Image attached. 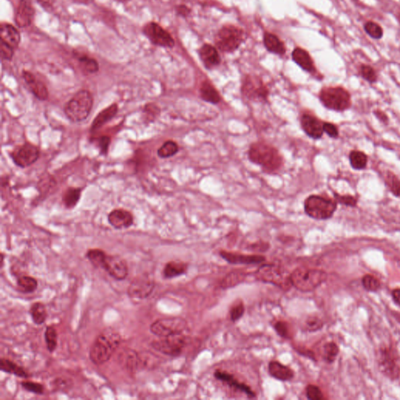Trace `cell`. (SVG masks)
I'll return each instance as SVG.
<instances>
[{
	"label": "cell",
	"instance_id": "cell-1",
	"mask_svg": "<svg viewBox=\"0 0 400 400\" xmlns=\"http://www.w3.org/2000/svg\"><path fill=\"white\" fill-rule=\"evenodd\" d=\"M118 333L106 331L96 338L90 351V358L95 365H103L110 360L121 344Z\"/></svg>",
	"mask_w": 400,
	"mask_h": 400
},
{
	"label": "cell",
	"instance_id": "cell-2",
	"mask_svg": "<svg viewBox=\"0 0 400 400\" xmlns=\"http://www.w3.org/2000/svg\"><path fill=\"white\" fill-rule=\"evenodd\" d=\"M93 104L92 94L88 90H80L66 103L64 113L72 122H81L90 116Z\"/></svg>",
	"mask_w": 400,
	"mask_h": 400
},
{
	"label": "cell",
	"instance_id": "cell-3",
	"mask_svg": "<svg viewBox=\"0 0 400 400\" xmlns=\"http://www.w3.org/2000/svg\"><path fill=\"white\" fill-rule=\"evenodd\" d=\"M250 161L268 171L278 170L282 165V157L278 151L265 143H255L249 151Z\"/></svg>",
	"mask_w": 400,
	"mask_h": 400
},
{
	"label": "cell",
	"instance_id": "cell-4",
	"mask_svg": "<svg viewBox=\"0 0 400 400\" xmlns=\"http://www.w3.org/2000/svg\"><path fill=\"white\" fill-rule=\"evenodd\" d=\"M327 274L321 270L297 268L290 274L291 285L303 292L313 291L327 280Z\"/></svg>",
	"mask_w": 400,
	"mask_h": 400
},
{
	"label": "cell",
	"instance_id": "cell-5",
	"mask_svg": "<svg viewBox=\"0 0 400 400\" xmlns=\"http://www.w3.org/2000/svg\"><path fill=\"white\" fill-rule=\"evenodd\" d=\"M336 207L335 201L320 196H309L304 203L306 214L317 220H326L331 218Z\"/></svg>",
	"mask_w": 400,
	"mask_h": 400
},
{
	"label": "cell",
	"instance_id": "cell-6",
	"mask_svg": "<svg viewBox=\"0 0 400 400\" xmlns=\"http://www.w3.org/2000/svg\"><path fill=\"white\" fill-rule=\"evenodd\" d=\"M320 99L325 107L333 110H345L351 104L349 92L340 87L325 88L321 91Z\"/></svg>",
	"mask_w": 400,
	"mask_h": 400
},
{
	"label": "cell",
	"instance_id": "cell-7",
	"mask_svg": "<svg viewBox=\"0 0 400 400\" xmlns=\"http://www.w3.org/2000/svg\"><path fill=\"white\" fill-rule=\"evenodd\" d=\"M255 277L263 282L278 286L281 290H289L292 286L290 275L279 266L263 265L255 273Z\"/></svg>",
	"mask_w": 400,
	"mask_h": 400
},
{
	"label": "cell",
	"instance_id": "cell-8",
	"mask_svg": "<svg viewBox=\"0 0 400 400\" xmlns=\"http://www.w3.org/2000/svg\"><path fill=\"white\" fill-rule=\"evenodd\" d=\"M243 39L242 30L235 26H224L217 35V46L219 50L226 53L235 51L239 47Z\"/></svg>",
	"mask_w": 400,
	"mask_h": 400
},
{
	"label": "cell",
	"instance_id": "cell-9",
	"mask_svg": "<svg viewBox=\"0 0 400 400\" xmlns=\"http://www.w3.org/2000/svg\"><path fill=\"white\" fill-rule=\"evenodd\" d=\"M186 328V321L179 317L157 320L150 325L151 332L161 338L181 334Z\"/></svg>",
	"mask_w": 400,
	"mask_h": 400
},
{
	"label": "cell",
	"instance_id": "cell-10",
	"mask_svg": "<svg viewBox=\"0 0 400 400\" xmlns=\"http://www.w3.org/2000/svg\"><path fill=\"white\" fill-rule=\"evenodd\" d=\"M186 343V338L182 335V333H181L164 337L161 340L155 341L152 343V346L163 354L178 357L182 352Z\"/></svg>",
	"mask_w": 400,
	"mask_h": 400
},
{
	"label": "cell",
	"instance_id": "cell-11",
	"mask_svg": "<svg viewBox=\"0 0 400 400\" xmlns=\"http://www.w3.org/2000/svg\"><path fill=\"white\" fill-rule=\"evenodd\" d=\"M143 33L153 45L171 48L175 46L172 36L156 22H149L143 27Z\"/></svg>",
	"mask_w": 400,
	"mask_h": 400
},
{
	"label": "cell",
	"instance_id": "cell-12",
	"mask_svg": "<svg viewBox=\"0 0 400 400\" xmlns=\"http://www.w3.org/2000/svg\"><path fill=\"white\" fill-rule=\"evenodd\" d=\"M39 156L38 147L29 143H24V145L18 147L11 154L14 164L22 168L34 164L38 161Z\"/></svg>",
	"mask_w": 400,
	"mask_h": 400
},
{
	"label": "cell",
	"instance_id": "cell-13",
	"mask_svg": "<svg viewBox=\"0 0 400 400\" xmlns=\"http://www.w3.org/2000/svg\"><path fill=\"white\" fill-rule=\"evenodd\" d=\"M154 287V280L151 276L141 275L131 281L127 289V294L133 299H146L153 292Z\"/></svg>",
	"mask_w": 400,
	"mask_h": 400
},
{
	"label": "cell",
	"instance_id": "cell-14",
	"mask_svg": "<svg viewBox=\"0 0 400 400\" xmlns=\"http://www.w3.org/2000/svg\"><path fill=\"white\" fill-rule=\"evenodd\" d=\"M242 91L247 99L251 100L265 101L268 99V89L261 80L255 77H246L242 85Z\"/></svg>",
	"mask_w": 400,
	"mask_h": 400
},
{
	"label": "cell",
	"instance_id": "cell-15",
	"mask_svg": "<svg viewBox=\"0 0 400 400\" xmlns=\"http://www.w3.org/2000/svg\"><path fill=\"white\" fill-rule=\"evenodd\" d=\"M103 269L117 281H123L128 275L127 262L120 255H107Z\"/></svg>",
	"mask_w": 400,
	"mask_h": 400
},
{
	"label": "cell",
	"instance_id": "cell-16",
	"mask_svg": "<svg viewBox=\"0 0 400 400\" xmlns=\"http://www.w3.org/2000/svg\"><path fill=\"white\" fill-rule=\"evenodd\" d=\"M34 6L30 0H20L15 12L14 20L19 28H25L32 24L34 20Z\"/></svg>",
	"mask_w": 400,
	"mask_h": 400
},
{
	"label": "cell",
	"instance_id": "cell-17",
	"mask_svg": "<svg viewBox=\"0 0 400 400\" xmlns=\"http://www.w3.org/2000/svg\"><path fill=\"white\" fill-rule=\"evenodd\" d=\"M301 125L306 134L313 139H318L323 135L324 124L314 116L309 113L303 114L301 118Z\"/></svg>",
	"mask_w": 400,
	"mask_h": 400
},
{
	"label": "cell",
	"instance_id": "cell-18",
	"mask_svg": "<svg viewBox=\"0 0 400 400\" xmlns=\"http://www.w3.org/2000/svg\"><path fill=\"white\" fill-rule=\"evenodd\" d=\"M108 222L115 229H123L131 227L134 222L132 214L124 209H115L108 215Z\"/></svg>",
	"mask_w": 400,
	"mask_h": 400
},
{
	"label": "cell",
	"instance_id": "cell-19",
	"mask_svg": "<svg viewBox=\"0 0 400 400\" xmlns=\"http://www.w3.org/2000/svg\"><path fill=\"white\" fill-rule=\"evenodd\" d=\"M22 76L27 85L30 88L32 93L34 94L37 99L41 101L47 100L49 98V91H48L46 85L43 82L37 80L36 76L28 71H23Z\"/></svg>",
	"mask_w": 400,
	"mask_h": 400
},
{
	"label": "cell",
	"instance_id": "cell-20",
	"mask_svg": "<svg viewBox=\"0 0 400 400\" xmlns=\"http://www.w3.org/2000/svg\"><path fill=\"white\" fill-rule=\"evenodd\" d=\"M221 257L232 264H258L265 261V257L259 255H245L228 252H220Z\"/></svg>",
	"mask_w": 400,
	"mask_h": 400
},
{
	"label": "cell",
	"instance_id": "cell-21",
	"mask_svg": "<svg viewBox=\"0 0 400 400\" xmlns=\"http://www.w3.org/2000/svg\"><path fill=\"white\" fill-rule=\"evenodd\" d=\"M0 38L1 42L8 45L16 50L20 45L21 37L20 32L14 25L8 23H2L0 27Z\"/></svg>",
	"mask_w": 400,
	"mask_h": 400
},
{
	"label": "cell",
	"instance_id": "cell-22",
	"mask_svg": "<svg viewBox=\"0 0 400 400\" xmlns=\"http://www.w3.org/2000/svg\"><path fill=\"white\" fill-rule=\"evenodd\" d=\"M214 377L218 380L221 381L223 382L230 385L232 388L245 392L250 398L255 397V392L252 390L250 386H248L247 384H244V383H240L233 375L229 373L222 371V370H217L216 372L214 373Z\"/></svg>",
	"mask_w": 400,
	"mask_h": 400
},
{
	"label": "cell",
	"instance_id": "cell-23",
	"mask_svg": "<svg viewBox=\"0 0 400 400\" xmlns=\"http://www.w3.org/2000/svg\"><path fill=\"white\" fill-rule=\"evenodd\" d=\"M268 371L271 376L281 382L291 381L295 376L293 370L278 361L270 362Z\"/></svg>",
	"mask_w": 400,
	"mask_h": 400
},
{
	"label": "cell",
	"instance_id": "cell-24",
	"mask_svg": "<svg viewBox=\"0 0 400 400\" xmlns=\"http://www.w3.org/2000/svg\"><path fill=\"white\" fill-rule=\"evenodd\" d=\"M118 112V106L116 103L112 104L106 109H103L95 117L91 125V131H95L101 128L103 125L113 119Z\"/></svg>",
	"mask_w": 400,
	"mask_h": 400
},
{
	"label": "cell",
	"instance_id": "cell-25",
	"mask_svg": "<svg viewBox=\"0 0 400 400\" xmlns=\"http://www.w3.org/2000/svg\"><path fill=\"white\" fill-rule=\"evenodd\" d=\"M201 60L207 68H212L220 64V55L214 46L204 45L200 50Z\"/></svg>",
	"mask_w": 400,
	"mask_h": 400
},
{
	"label": "cell",
	"instance_id": "cell-26",
	"mask_svg": "<svg viewBox=\"0 0 400 400\" xmlns=\"http://www.w3.org/2000/svg\"><path fill=\"white\" fill-rule=\"evenodd\" d=\"M292 58L294 61L303 70L307 72H313L314 70L313 62L311 59L310 55L305 50L301 48H296L292 53Z\"/></svg>",
	"mask_w": 400,
	"mask_h": 400
},
{
	"label": "cell",
	"instance_id": "cell-27",
	"mask_svg": "<svg viewBox=\"0 0 400 400\" xmlns=\"http://www.w3.org/2000/svg\"><path fill=\"white\" fill-rule=\"evenodd\" d=\"M188 265L182 261H170L165 265L163 272L164 277L166 279H171L186 273Z\"/></svg>",
	"mask_w": 400,
	"mask_h": 400
},
{
	"label": "cell",
	"instance_id": "cell-28",
	"mask_svg": "<svg viewBox=\"0 0 400 400\" xmlns=\"http://www.w3.org/2000/svg\"><path fill=\"white\" fill-rule=\"evenodd\" d=\"M0 369L3 372L14 375L19 378L27 379L29 377L28 373L23 367L7 359L2 358L0 360Z\"/></svg>",
	"mask_w": 400,
	"mask_h": 400
},
{
	"label": "cell",
	"instance_id": "cell-29",
	"mask_svg": "<svg viewBox=\"0 0 400 400\" xmlns=\"http://www.w3.org/2000/svg\"><path fill=\"white\" fill-rule=\"evenodd\" d=\"M264 42L265 47L270 52L279 55L285 54V47L283 42L274 35L266 33L264 35Z\"/></svg>",
	"mask_w": 400,
	"mask_h": 400
},
{
	"label": "cell",
	"instance_id": "cell-30",
	"mask_svg": "<svg viewBox=\"0 0 400 400\" xmlns=\"http://www.w3.org/2000/svg\"><path fill=\"white\" fill-rule=\"evenodd\" d=\"M200 95L203 100L208 103L216 104L220 101V96L212 84L205 81L200 88Z\"/></svg>",
	"mask_w": 400,
	"mask_h": 400
},
{
	"label": "cell",
	"instance_id": "cell-31",
	"mask_svg": "<svg viewBox=\"0 0 400 400\" xmlns=\"http://www.w3.org/2000/svg\"><path fill=\"white\" fill-rule=\"evenodd\" d=\"M30 314L32 321L36 325H41L45 323L47 318V311L43 303H35L31 306Z\"/></svg>",
	"mask_w": 400,
	"mask_h": 400
},
{
	"label": "cell",
	"instance_id": "cell-32",
	"mask_svg": "<svg viewBox=\"0 0 400 400\" xmlns=\"http://www.w3.org/2000/svg\"><path fill=\"white\" fill-rule=\"evenodd\" d=\"M81 69L87 73H95L99 72V65L97 60L85 54H76Z\"/></svg>",
	"mask_w": 400,
	"mask_h": 400
},
{
	"label": "cell",
	"instance_id": "cell-33",
	"mask_svg": "<svg viewBox=\"0 0 400 400\" xmlns=\"http://www.w3.org/2000/svg\"><path fill=\"white\" fill-rule=\"evenodd\" d=\"M107 254L103 250L99 249H91L88 250L86 257L91 262V264L97 268L103 269L107 260Z\"/></svg>",
	"mask_w": 400,
	"mask_h": 400
},
{
	"label": "cell",
	"instance_id": "cell-34",
	"mask_svg": "<svg viewBox=\"0 0 400 400\" xmlns=\"http://www.w3.org/2000/svg\"><path fill=\"white\" fill-rule=\"evenodd\" d=\"M81 189L79 188H69L63 196V202L66 208L73 209L77 206L81 199Z\"/></svg>",
	"mask_w": 400,
	"mask_h": 400
},
{
	"label": "cell",
	"instance_id": "cell-35",
	"mask_svg": "<svg viewBox=\"0 0 400 400\" xmlns=\"http://www.w3.org/2000/svg\"><path fill=\"white\" fill-rule=\"evenodd\" d=\"M18 287L24 293L34 292L38 288V281L36 278L30 276H20L18 279Z\"/></svg>",
	"mask_w": 400,
	"mask_h": 400
},
{
	"label": "cell",
	"instance_id": "cell-36",
	"mask_svg": "<svg viewBox=\"0 0 400 400\" xmlns=\"http://www.w3.org/2000/svg\"><path fill=\"white\" fill-rule=\"evenodd\" d=\"M179 151V145L173 141H167L157 150V155L161 158H168L175 156Z\"/></svg>",
	"mask_w": 400,
	"mask_h": 400
},
{
	"label": "cell",
	"instance_id": "cell-37",
	"mask_svg": "<svg viewBox=\"0 0 400 400\" xmlns=\"http://www.w3.org/2000/svg\"><path fill=\"white\" fill-rule=\"evenodd\" d=\"M47 349L50 353H54L57 346V332L54 326L46 327L44 334Z\"/></svg>",
	"mask_w": 400,
	"mask_h": 400
},
{
	"label": "cell",
	"instance_id": "cell-38",
	"mask_svg": "<svg viewBox=\"0 0 400 400\" xmlns=\"http://www.w3.org/2000/svg\"><path fill=\"white\" fill-rule=\"evenodd\" d=\"M351 166L357 170L365 168L367 164V157L361 151H352L349 155Z\"/></svg>",
	"mask_w": 400,
	"mask_h": 400
},
{
	"label": "cell",
	"instance_id": "cell-39",
	"mask_svg": "<svg viewBox=\"0 0 400 400\" xmlns=\"http://www.w3.org/2000/svg\"><path fill=\"white\" fill-rule=\"evenodd\" d=\"M245 277H246V274L242 272H232L226 276L224 281L222 282V286L224 287V289L233 287L235 285L242 282V281L245 279Z\"/></svg>",
	"mask_w": 400,
	"mask_h": 400
},
{
	"label": "cell",
	"instance_id": "cell-40",
	"mask_svg": "<svg viewBox=\"0 0 400 400\" xmlns=\"http://www.w3.org/2000/svg\"><path fill=\"white\" fill-rule=\"evenodd\" d=\"M339 354V347L335 343H327L324 347V357L325 361L332 363Z\"/></svg>",
	"mask_w": 400,
	"mask_h": 400
},
{
	"label": "cell",
	"instance_id": "cell-41",
	"mask_svg": "<svg viewBox=\"0 0 400 400\" xmlns=\"http://www.w3.org/2000/svg\"><path fill=\"white\" fill-rule=\"evenodd\" d=\"M363 286L367 291H375L380 289V281L370 274H366L362 279Z\"/></svg>",
	"mask_w": 400,
	"mask_h": 400
},
{
	"label": "cell",
	"instance_id": "cell-42",
	"mask_svg": "<svg viewBox=\"0 0 400 400\" xmlns=\"http://www.w3.org/2000/svg\"><path fill=\"white\" fill-rule=\"evenodd\" d=\"M385 181H386L387 185L392 191V193L395 196L400 197V181L399 180L398 178L392 173L388 172L387 174Z\"/></svg>",
	"mask_w": 400,
	"mask_h": 400
},
{
	"label": "cell",
	"instance_id": "cell-43",
	"mask_svg": "<svg viewBox=\"0 0 400 400\" xmlns=\"http://www.w3.org/2000/svg\"><path fill=\"white\" fill-rule=\"evenodd\" d=\"M20 384L23 388L28 392H32L36 395H42L44 393V386L40 383L26 381V382H22Z\"/></svg>",
	"mask_w": 400,
	"mask_h": 400
},
{
	"label": "cell",
	"instance_id": "cell-44",
	"mask_svg": "<svg viewBox=\"0 0 400 400\" xmlns=\"http://www.w3.org/2000/svg\"><path fill=\"white\" fill-rule=\"evenodd\" d=\"M365 30L369 36L377 39L382 38L383 35L382 28L379 24H375L374 22H367L365 24Z\"/></svg>",
	"mask_w": 400,
	"mask_h": 400
},
{
	"label": "cell",
	"instance_id": "cell-45",
	"mask_svg": "<svg viewBox=\"0 0 400 400\" xmlns=\"http://www.w3.org/2000/svg\"><path fill=\"white\" fill-rule=\"evenodd\" d=\"M274 329H275L277 334L284 339H290L291 338L290 325L285 321H277V323L274 325Z\"/></svg>",
	"mask_w": 400,
	"mask_h": 400
},
{
	"label": "cell",
	"instance_id": "cell-46",
	"mask_svg": "<svg viewBox=\"0 0 400 400\" xmlns=\"http://www.w3.org/2000/svg\"><path fill=\"white\" fill-rule=\"evenodd\" d=\"M307 396L311 400H322L325 399L319 387L313 384H309L307 387Z\"/></svg>",
	"mask_w": 400,
	"mask_h": 400
},
{
	"label": "cell",
	"instance_id": "cell-47",
	"mask_svg": "<svg viewBox=\"0 0 400 400\" xmlns=\"http://www.w3.org/2000/svg\"><path fill=\"white\" fill-rule=\"evenodd\" d=\"M245 313V307L242 302L236 303L232 307L230 310V317L232 321H237L243 316Z\"/></svg>",
	"mask_w": 400,
	"mask_h": 400
},
{
	"label": "cell",
	"instance_id": "cell-48",
	"mask_svg": "<svg viewBox=\"0 0 400 400\" xmlns=\"http://www.w3.org/2000/svg\"><path fill=\"white\" fill-rule=\"evenodd\" d=\"M0 52H1V57H2V60H11L13 56H14L15 50L13 49L12 47H10L8 45L1 42V44H0Z\"/></svg>",
	"mask_w": 400,
	"mask_h": 400
},
{
	"label": "cell",
	"instance_id": "cell-49",
	"mask_svg": "<svg viewBox=\"0 0 400 400\" xmlns=\"http://www.w3.org/2000/svg\"><path fill=\"white\" fill-rule=\"evenodd\" d=\"M98 147L102 154H107L110 144V138L109 136H101L96 139Z\"/></svg>",
	"mask_w": 400,
	"mask_h": 400
},
{
	"label": "cell",
	"instance_id": "cell-50",
	"mask_svg": "<svg viewBox=\"0 0 400 400\" xmlns=\"http://www.w3.org/2000/svg\"><path fill=\"white\" fill-rule=\"evenodd\" d=\"M361 73H362L363 77H364L366 81H370V82H375L376 81V73H375L373 68H370V66H362Z\"/></svg>",
	"mask_w": 400,
	"mask_h": 400
},
{
	"label": "cell",
	"instance_id": "cell-51",
	"mask_svg": "<svg viewBox=\"0 0 400 400\" xmlns=\"http://www.w3.org/2000/svg\"><path fill=\"white\" fill-rule=\"evenodd\" d=\"M322 325L323 324L321 322V320L315 317H309V319L307 320V323H306L307 330L310 331H317L323 326Z\"/></svg>",
	"mask_w": 400,
	"mask_h": 400
},
{
	"label": "cell",
	"instance_id": "cell-52",
	"mask_svg": "<svg viewBox=\"0 0 400 400\" xmlns=\"http://www.w3.org/2000/svg\"><path fill=\"white\" fill-rule=\"evenodd\" d=\"M144 112L146 113L147 115L150 117L151 119L155 120L156 117L160 114V108L157 105H155L153 103H149L145 105Z\"/></svg>",
	"mask_w": 400,
	"mask_h": 400
},
{
	"label": "cell",
	"instance_id": "cell-53",
	"mask_svg": "<svg viewBox=\"0 0 400 400\" xmlns=\"http://www.w3.org/2000/svg\"><path fill=\"white\" fill-rule=\"evenodd\" d=\"M335 199L338 202L342 204L346 205V206H354L357 204V200L350 196H340V195L335 194Z\"/></svg>",
	"mask_w": 400,
	"mask_h": 400
},
{
	"label": "cell",
	"instance_id": "cell-54",
	"mask_svg": "<svg viewBox=\"0 0 400 400\" xmlns=\"http://www.w3.org/2000/svg\"><path fill=\"white\" fill-rule=\"evenodd\" d=\"M324 131L327 133L331 138H336L339 135V131L335 125L330 123L324 124Z\"/></svg>",
	"mask_w": 400,
	"mask_h": 400
},
{
	"label": "cell",
	"instance_id": "cell-55",
	"mask_svg": "<svg viewBox=\"0 0 400 400\" xmlns=\"http://www.w3.org/2000/svg\"><path fill=\"white\" fill-rule=\"evenodd\" d=\"M37 1L39 2V4L42 7L46 9V10H49V9L51 8L52 6H54V0H37Z\"/></svg>",
	"mask_w": 400,
	"mask_h": 400
},
{
	"label": "cell",
	"instance_id": "cell-56",
	"mask_svg": "<svg viewBox=\"0 0 400 400\" xmlns=\"http://www.w3.org/2000/svg\"><path fill=\"white\" fill-rule=\"evenodd\" d=\"M177 11H178L179 14L182 15V16H186L187 14H188V13H189V10H188L186 6H179V7L177 8Z\"/></svg>",
	"mask_w": 400,
	"mask_h": 400
},
{
	"label": "cell",
	"instance_id": "cell-57",
	"mask_svg": "<svg viewBox=\"0 0 400 400\" xmlns=\"http://www.w3.org/2000/svg\"><path fill=\"white\" fill-rule=\"evenodd\" d=\"M392 297L395 301L400 305V290H396L392 291Z\"/></svg>",
	"mask_w": 400,
	"mask_h": 400
},
{
	"label": "cell",
	"instance_id": "cell-58",
	"mask_svg": "<svg viewBox=\"0 0 400 400\" xmlns=\"http://www.w3.org/2000/svg\"><path fill=\"white\" fill-rule=\"evenodd\" d=\"M375 114H376L377 117L380 118L381 120L382 121H387V117L385 114L382 113V112H380V111H376L375 112Z\"/></svg>",
	"mask_w": 400,
	"mask_h": 400
},
{
	"label": "cell",
	"instance_id": "cell-59",
	"mask_svg": "<svg viewBox=\"0 0 400 400\" xmlns=\"http://www.w3.org/2000/svg\"><path fill=\"white\" fill-rule=\"evenodd\" d=\"M4 254H1V268H2L3 264H4Z\"/></svg>",
	"mask_w": 400,
	"mask_h": 400
},
{
	"label": "cell",
	"instance_id": "cell-60",
	"mask_svg": "<svg viewBox=\"0 0 400 400\" xmlns=\"http://www.w3.org/2000/svg\"><path fill=\"white\" fill-rule=\"evenodd\" d=\"M118 1H120V2H125L126 0H118Z\"/></svg>",
	"mask_w": 400,
	"mask_h": 400
}]
</instances>
